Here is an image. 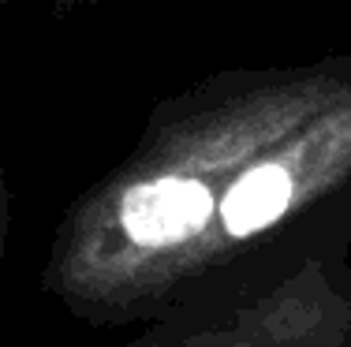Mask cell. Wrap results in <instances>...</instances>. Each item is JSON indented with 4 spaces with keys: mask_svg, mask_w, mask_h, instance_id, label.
I'll list each match as a JSON object with an SVG mask.
<instances>
[{
    "mask_svg": "<svg viewBox=\"0 0 351 347\" xmlns=\"http://www.w3.org/2000/svg\"><path fill=\"white\" fill-rule=\"evenodd\" d=\"M213 198L198 179H154L131 187L123 198V231L142 246H169L210 220Z\"/></svg>",
    "mask_w": 351,
    "mask_h": 347,
    "instance_id": "6da1fadb",
    "label": "cell"
},
{
    "mask_svg": "<svg viewBox=\"0 0 351 347\" xmlns=\"http://www.w3.org/2000/svg\"><path fill=\"white\" fill-rule=\"evenodd\" d=\"M291 202V176L280 164L250 168L221 202L224 228L232 235H250L258 228H269Z\"/></svg>",
    "mask_w": 351,
    "mask_h": 347,
    "instance_id": "7a4b0ae2",
    "label": "cell"
}]
</instances>
